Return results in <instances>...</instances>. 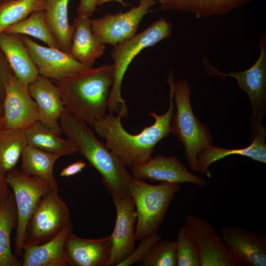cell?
<instances>
[{
  "label": "cell",
  "instance_id": "6",
  "mask_svg": "<svg viewBox=\"0 0 266 266\" xmlns=\"http://www.w3.org/2000/svg\"><path fill=\"white\" fill-rule=\"evenodd\" d=\"M172 25L164 17L151 24L142 32L114 46L111 56L114 61V81L107 102L109 113L128 110L121 96L122 83L128 67L143 49L152 46L171 36Z\"/></svg>",
  "mask_w": 266,
  "mask_h": 266
},
{
  "label": "cell",
  "instance_id": "29",
  "mask_svg": "<svg viewBox=\"0 0 266 266\" xmlns=\"http://www.w3.org/2000/svg\"><path fill=\"white\" fill-rule=\"evenodd\" d=\"M3 32L29 35L41 40L49 47L59 49L45 22L44 10L33 12L25 19L8 26Z\"/></svg>",
  "mask_w": 266,
  "mask_h": 266
},
{
  "label": "cell",
  "instance_id": "24",
  "mask_svg": "<svg viewBox=\"0 0 266 266\" xmlns=\"http://www.w3.org/2000/svg\"><path fill=\"white\" fill-rule=\"evenodd\" d=\"M21 157L22 173L40 178L48 183L52 191L58 193V184L53 170L59 156L27 145Z\"/></svg>",
  "mask_w": 266,
  "mask_h": 266
},
{
  "label": "cell",
  "instance_id": "8",
  "mask_svg": "<svg viewBox=\"0 0 266 266\" xmlns=\"http://www.w3.org/2000/svg\"><path fill=\"white\" fill-rule=\"evenodd\" d=\"M6 179L12 189L17 211L14 254L18 258L23 252L27 226L33 212L41 198L52 190L43 179L24 174L16 167L7 173Z\"/></svg>",
  "mask_w": 266,
  "mask_h": 266
},
{
  "label": "cell",
  "instance_id": "32",
  "mask_svg": "<svg viewBox=\"0 0 266 266\" xmlns=\"http://www.w3.org/2000/svg\"><path fill=\"white\" fill-rule=\"evenodd\" d=\"M175 242L177 266H200L197 247L184 225L180 228Z\"/></svg>",
  "mask_w": 266,
  "mask_h": 266
},
{
  "label": "cell",
  "instance_id": "25",
  "mask_svg": "<svg viewBox=\"0 0 266 266\" xmlns=\"http://www.w3.org/2000/svg\"><path fill=\"white\" fill-rule=\"evenodd\" d=\"M69 0H45V20L59 50L68 53L71 44L73 27L68 20Z\"/></svg>",
  "mask_w": 266,
  "mask_h": 266
},
{
  "label": "cell",
  "instance_id": "10",
  "mask_svg": "<svg viewBox=\"0 0 266 266\" xmlns=\"http://www.w3.org/2000/svg\"><path fill=\"white\" fill-rule=\"evenodd\" d=\"M156 0H139V5L126 12L106 14L91 20V30L95 38L101 43L113 46L133 37L143 16Z\"/></svg>",
  "mask_w": 266,
  "mask_h": 266
},
{
  "label": "cell",
  "instance_id": "37",
  "mask_svg": "<svg viewBox=\"0 0 266 266\" xmlns=\"http://www.w3.org/2000/svg\"><path fill=\"white\" fill-rule=\"evenodd\" d=\"M6 175L0 170V207L10 194Z\"/></svg>",
  "mask_w": 266,
  "mask_h": 266
},
{
  "label": "cell",
  "instance_id": "1",
  "mask_svg": "<svg viewBox=\"0 0 266 266\" xmlns=\"http://www.w3.org/2000/svg\"><path fill=\"white\" fill-rule=\"evenodd\" d=\"M167 82L170 87L167 110L161 115L154 111L149 113L155 119L154 123L144 128L139 133L132 134L124 128L121 118L126 116L128 111L124 109H121L117 116L106 114L93 125L97 134L105 139V146L128 167L131 168L147 161L151 157L156 144L170 133V124L175 112L172 71Z\"/></svg>",
  "mask_w": 266,
  "mask_h": 266
},
{
  "label": "cell",
  "instance_id": "38",
  "mask_svg": "<svg viewBox=\"0 0 266 266\" xmlns=\"http://www.w3.org/2000/svg\"><path fill=\"white\" fill-rule=\"evenodd\" d=\"M111 0H115L117 1L121 4H122L123 5H126V4L123 2V0H98V6L100 5L101 4H102L106 2L111 1Z\"/></svg>",
  "mask_w": 266,
  "mask_h": 266
},
{
  "label": "cell",
  "instance_id": "36",
  "mask_svg": "<svg viewBox=\"0 0 266 266\" xmlns=\"http://www.w3.org/2000/svg\"><path fill=\"white\" fill-rule=\"evenodd\" d=\"M86 166V163L83 161L75 162L64 168L60 172L62 177H69L75 175L82 171Z\"/></svg>",
  "mask_w": 266,
  "mask_h": 266
},
{
  "label": "cell",
  "instance_id": "41",
  "mask_svg": "<svg viewBox=\"0 0 266 266\" xmlns=\"http://www.w3.org/2000/svg\"><path fill=\"white\" fill-rule=\"evenodd\" d=\"M9 0H0V5Z\"/></svg>",
  "mask_w": 266,
  "mask_h": 266
},
{
  "label": "cell",
  "instance_id": "18",
  "mask_svg": "<svg viewBox=\"0 0 266 266\" xmlns=\"http://www.w3.org/2000/svg\"><path fill=\"white\" fill-rule=\"evenodd\" d=\"M111 235L87 239L70 232L66 239L65 250L71 266H108L111 250Z\"/></svg>",
  "mask_w": 266,
  "mask_h": 266
},
{
  "label": "cell",
  "instance_id": "21",
  "mask_svg": "<svg viewBox=\"0 0 266 266\" xmlns=\"http://www.w3.org/2000/svg\"><path fill=\"white\" fill-rule=\"evenodd\" d=\"M0 48L15 75L26 86L37 79L39 73L20 34L2 32Z\"/></svg>",
  "mask_w": 266,
  "mask_h": 266
},
{
  "label": "cell",
  "instance_id": "20",
  "mask_svg": "<svg viewBox=\"0 0 266 266\" xmlns=\"http://www.w3.org/2000/svg\"><path fill=\"white\" fill-rule=\"evenodd\" d=\"M266 129L262 124L251 144L245 148L227 149L211 145L197 155V171L211 178L209 169L210 166L214 162L231 155H239L249 157L255 161L266 164Z\"/></svg>",
  "mask_w": 266,
  "mask_h": 266
},
{
  "label": "cell",
  "instance_id": "30",
  "mask_svg": "<svg viewBox=\"0 0 266 266\" xmlns=\"http://www.w3.org/2000/svg\"><path fill=\"white\" fill-rule=\"evenodd\" d=\"M45 8V0H9L3 3L0 5V34L8 26Z\"/></svg>",
  "mask_w": 266,
  "mask_h": 266
},
{
  "label": "cell",
  "instance_id": "28",
  "mask_svg": "<svg viewBox=\"0 0 266 266\" xmlns=\"http://www.w3.org/2000/svg\"><path fill=\"white\" fill-rule=\"evenodd\" d=\"M27 145L25 130L0 129V170L5 174L15 167Z\"/></svg>",
  "mask_w": 266,
  "mask_h": 266
},
{
  "label": "cell",
  "instance_id": "3",
  "mask_svg": "<svg viewBox=\"0 0 266 266\" xmlns=\"http://www.w3.org/2000/svg\"><path fill=\"white\" fill-rule=\"evenodd\" d=\"M113 81V65L105 64L55 83L60 90L66 110L93 126L106 114Z\"/></svg>",
  "mask_w": 266,
  "mask_h": 266
},
{
  "label": "cell",
  "instance_id": "34",
  "mask_svg": "<svg viewBox=\"0 0 266 266\" xmlns=\"http://www.w3.org/2000/svg\"><path fill=\"white\" fill-rule=\"evenodd\" d=\"M12 72L8 61L0 48V97L3 100L5 97L7 81Z\"/></svg>",
  "mask_w": 266,
  "mask_h": 266
},
{
  "label": "cell",
  "instance_id": "15",
  "mask_svg": "<svg viewBox=\"0 0 266 266\" xmlns=\"http://www.w3.org/2000/svg\"><path fill=\"white\" fill-rule=\"evenodd\" d=\"M133 178L155 182L176 184L190 183L205 187L207 183L202 177L189 172L188 169L175 156L166 157L158 154L145 163L131 167Z\"/></svg>",
  "mask_w": 266,
  "mask_h": 266
},
{
  "label": "cell",
  "instance_id": "23",
  "mask_svg": "<svg viewBox=\"0 0 266 266\" xmlns=\"http://www.w3.org/2000/svg\"><path fill=\"white\" fill-rule=\"evenodd\" d=\"M253 0H157L161 10L187 12L197 18L226 14Z\"/></svg>",
  "mask_w": 266,
  "mask_h": 266
},
{
  "label": "cell",
  "instance_id": "9",
  "mask_svg": "<svg viewBox=\"0 0 266 266\" xmlns=\"http://www.w3.org/2000/svg\"><path fill=\"white\" fill-rule=\"evenodd\" d=\"M70 221L66 203L58 193L50 191L41 198L29 222L23 247L49 241Z\"/></svg>",
  "mask_w": 266,
  "mask_h": 266
},
{
  "label": "cell",
  "instance_id": "19",
  "mask_svg": "<svg viewBox=\"0 0 266 266\" xmlns=\"http://www.w3.org/2000/svg\"><path fill=\"white\" fill-rule=\"evenodd\" d=\"M71 221L55 237L40 245L23 247L22 266H71L65 250V241L72 231Z\"/></svg>",
  "mask_w": 266,
  "mask_h": 266
},
{
  "label": "cell",
  "instance_id": "40",
  "mask_svg": "<svg viewBox=\"0 0 266 266\" xmlns=\"http://www.w3.org/2000/svg\"><path fill=\"white\" fill-rule=\"evenodd\" d=\"M4 123H3V117H0V129L3 128Z\"/></svg>",
  "mask_w": 266,
  "mask_h": 266
},
{
  "label": "cell",
  "instance_id": "22",
  "mask_svg": "<svg viewBox=\"0 0 266 266\" xmlns=\"http://www.w3.org/2000/svg\"><path fill=\"white\" fill-rule=\"evenodd\" d=\"M72 25L73 33L68 53L81 63L92 67L95 61L103 55L105 44L93 34L89 17L78 15Z\"/></svg>",
  "mask_w": 266,
  "mask_h": 266
},
{
  "label": "cell",
  "instance_id": "14",
  "mask_svg": "<svg viewBox=\"0 0 266 266\" xmlns=\"http://www.w3.org/2000/svg\"><path fill=\"white\" fill-rule=\"evenodd\" d=\"M223 240L240 266H266V233L223 225Z\"/></svg>",
  "mask_w": 266,
  "mask_h": 266
},
{
  "label": "cell",
  "instance_id": "39",
  "mask_svg": "<svg viewBox=\"0 0 266 266\" xmlns=\"http://www.w3.org/2000/svg\"><path fill=\"white\" fill-rule=\"evenodd\" d=\"M3 100L0 97V117H3Z\"/></svg>",
  "mask_w": 266,
  "mask_h": 266
},
{
  "label": "cell",
  "instance_id": "31",
  "mask_svg": "<svg viewBox=\"0 0 266 266\" xmlns=\"http://www.w3.org/2000/svg\"><path fill=\"white\" fill-rule=\"evenodd\" d=\"M176 242L164 239L156 242L143 260L144 266H177Z\"/></svg>",
  "mask_w": 266,
  "mask_h": 266
},
{
  "label": "cell",
  "instance_id": "7",
  "mask_svg": "<svg viewBox=\"0 0 266 266\" xmlns=\"http://www.w3.org/2000/svg\"><path fill=\"white\" fill-rule=\"evenodd\" d=\"M259 46L261 53L258 60L249 69L244 71L223 73L215 68L205 58L202 61L208 74L221 78H235L239 87L248 96L253 110L250 118L252 130L250 142L255 137L262 121L266 113V34L260 35Z\"/></svg>",
  "mask_w": 266,
  "mask_h": 266
},
{
  "label": "cell",
  "instance_id": "35",
  "mask_svg": "<svg viewBox=\"0 0 266 266\" xmlns=\"http://www.w3.org/2000/svg\"><path fill=\"white\" fill-rule=\"evenodd\" d=\"M98 0H80L77 9L78 15L90 17L98 6Z\"/></svg>",
  "mask_w": 266,
  "mask_h": 266
},
{
  "label": "cell",
  "instance_id": "4",
  "mask_svg": "<svg viewBox=\"0 0 266 266\" xmlns=\"http://www.w3.org/2000/svg\"><path fill=\"white\" fill-rule=\"evenodd\" d=\"M173 91L176 111L170 124V133L176 136L182 144L186 162L196 172L198 154L212 145L213 138L208 126L200 122L194 114L188 82L182 79L177 80L174 83Z\"/></svg>",
  "mask_w": 266,
  "mask_h": 266
},
{
  "label": "cell",
  "instance_id": "2",
  "mask_svg": "<svg viewBox=\"0 0 266 266\" xmlns=\"http://www.w3.org/2000/svg\"><path fill=\"white\" fill-rule=\"evenodd\" d=\"M62 131L79 153L100 174L106 190L114 198L130 196L133 176L118 157L96 137L84 121L66 109L60 119Z\"/></svg>",
  "mask_w": 266,
  "mask_h": 266
},
{
  "label": "cell",
  "instance_id": "17",
  "mask_svg": "<svg viewBox=\"0 0 266 266\" xmlns=\"http://www.w3.org/2000/svg\"><path fill=\"white\" fill-rule=\"evenodd\" d=\"M28 89L37 103L39 121L60 135L63 133L60 119L66 108L59 87L51 79L39 74Z\"/></svg>",
  "mask_w": 266,
  "mask_h": 266
},
{
  "label": "cell",
  "instance_id": "12",
  "mask_svg": "<svg viewBox=\"0 0 266 266\" xmlns=\"http://www.w3.org/2000/svg\"><path fill=\"white\" fill-rule=\"evenodd\" d=\"M20 35L41 75L61 81L93 68L81 63L68 53L41 46L30 38Z\"/></svg>",
  "mask_w": 266,
  "mask_h": 266
},
{
  "label": "cell",
  "instance_id": "33",
  "mask_svg": "<svg viewBox=\"0 0 266 266\" xmlns=\"http://www.w3.org/2000/svg\"><path fill=\"white\" fill-rule=\"evenodd\" d=\"M160 239H161V236L158 233L141 239L137 248H135L129 256L120 263L117 266H130L142 262L151 247Z\"/></svg>",
  "mask_w": 266,
  "mask_h": 266
},
{
  "label": "cell",
  "instance_id": "11",
  "mask_svg": "<svg viewBox=\"0 0 266 266\" xmlns=\"http://www.w3.org/2000/svg\"><path fill=\"white\" fill-rule=\"evenodd\" d=\"M185 226L197 247L200 266H240L228 251L213 226L204 219L188 215Z\"/></svg>",
  "mask_w": 266,
  "mask_h": 266
},
{
  "label": "cell",
  "instance_id": "26",
  "mask_svg": "<svg viewBox=\"0 0 266 266\" xmlns=\"http://www.w3.org/2000/svg\"><path fill=\"white\" fill-rule=\"evenodd\" d=\"M27 145L60 157L75 154L76 149L69 139H64L40 121L25 130Z\"/></svg>",
  "mask_w": 266,
  "mask_h": 266
},
{
  "label": "cell",
  "instance_id": "13",
  "mask_svg": "<svg viewBox=\"0 0 266 266\" xmlns=\"http://www.w3.org/2000/svg\"><path fill=\"white\" fill-rule=\"evenodd\" d=\"M3 108L5 128L25 130L39 120L36 102L29 94L28 87L13 72L7 81Z\"/></svg>",
  "mask_w": 266,
  "mask_h": 266
},
{
  "label": "cell",
  "instance_id": "27",
  "mask_svg": "<svg viewBox=\"0 0 266 266\" xmlns=\"http://www.w3.org/2000/svg\"><path fill=\"white\" fill-rule=\"evenodd\" d=\"M17 211L13 192L0 207V266H20L22 262L12 253L10 246L12 231L16 227Z\"/></svg>",
  "mask_w": 266,
  "mask_h": 266
},
{
  "label": "cell",
  "instance_id": "16",
  "mask_svg": "<svg viewBox=\"0 0 266 266\" xmlns=\"http://www.w3.org/2000/svg\"><path fill=\"white\" fill-rule=\"evenodd\" d=\"M116 210L115 227L111 235V250L108 266H117L135 249V223L137 214L131 196L112 198Z\"/></svg>",
  "mask_w": 266,
  "mask_h": 266
},
{
  "label": "cell",
  "instance_id": "5",
  "mask_svg": "<svg viewBox=\"0 0 266 266\" xmlns=\"http://www.w3.org/2000/svg\"><path fill=\"white\" fill-rule=\"evenodd\" d=\"M180 189L179 184L161 182L154 185L133 178L130 187V196L136 207V240L140 241L146 237L158 233L170 204Z\"/></svg>",
  "mask_w": 266,
  "mask_h": 266
}]
</instances>
